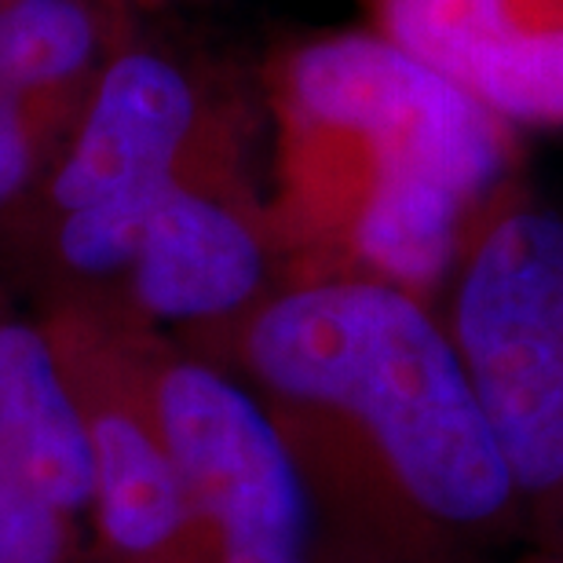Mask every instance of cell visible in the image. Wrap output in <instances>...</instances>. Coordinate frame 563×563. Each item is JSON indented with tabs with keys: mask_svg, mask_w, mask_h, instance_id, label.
<instances>
[{
	"mask_svg": "<svg viewBox=\"0 0 563 563\" xmlns=\"http://www.w3.org/2000/svg\"><path fill=\"white\" fill-rule=\"evenodd\" d=\"M245 355L272 396L352 424L424 520L476 531L520 501L454 336L413 292L300 286L256 314Z\"/></svg>",
	"mask_w": 563,
	"mask_h": 563,
	"instance_id": "cell-1",
	"label": "cell"
},
{
	"mask_svg": "<svg viewBox=\"0 0 563 563\" xmlns=\"http://www.w3.org/2000/svg\"><path fill=\"white\" fill-rule=\"evenodd\" d=\"M286 96L303 129L366 157L352 250L369 278L407 292L443 278L472 209L501 184L509 125L385 33L308 44L289 63Z\"/></svg>",
	"mask_w": 563,
	"mask_h": 563,
	"instance_id": "cell-2",
	"label": "cell"
},
{
	"mask_svg": "<svg viewBox=\"0 0 563 563\" xmlns=\"http://www.w3.org/2000/svg\"><path fill=\"white\" fill-rule=\"evenodd\" d=\"M454 336L516 494L563 501V209L509 206L461 261Z\"/></svg>",
	"mask_w": 563,
	"mask_h": 563,
	"instance_id": "cell-3",
	"label": "cell"
},
{
	"mask_svg": "<svg viewBox=\"0 0 563 563\" xmlns=\"http://www.w3.org/2000/svg\"><path fill=\"white\" fill-rule=\"evenodd\" d=\"M190 512L217 563H311V498L286 432L220 369L179 363L154 391Z\"/></svg>",
	"mask_w": 563,
	"mask_h": 563,
	"instance_id": "cell-4",
	"label": "cell"
},
{
	"mask_svg": "<svg viewBox=\"0 0 563 563\" xmlns=\"http://www.w3.org/2000/svg\"><path fill=\"white\" fill-rule=\"evenodd\" d=\"M380 15L509 129H563V0H385Z\"/></svg>",
	"mask_w": 563,
	"mask_h": 563,
	"instance_id": "cell-5",
	"label": "cell"
},
{
	"mask_svg": "<svg viewBox=\"0 0 563 563\" xmlns=\"http://www.w3.org/2000/svg\"><path fill=\"white\" fill-rule=\"evenodd\" d=\"M195 125L184 74L157 55H125L96 92L85 129L55 176L63 212L114 198H162Z\"/></svg>",
	"mask_w": 563,
	"mask_h": 563,
	"instance_id": "cell-6",
	"label": "cell"
},
{
	"mask_svg": "<svg viewBox=\"0 0 563 563\" xmlns=\"http://www.w3.org/2000/svg\"><path fill=\"white\" fill-rule=\"evenodd\" d=\"M129 272L151 314L198 322L253 300L267 264L261 239L239 212L173 184L146 220Z\"/></svg>",
	"mask_w": 563,
	"mask_h": 563,
	"instance_id": "cell-7",
	"label": "cell"
},
{
	"mask_svg": "<svg viewBox=\"0 0 563 563\" xmlns=\"http://www.w3.org/2000/svg\"><path fill=\"white\" fill-rule=\"evenodd\" d=\"M0 465L52 509H92V432L52 344L22 322L0 325Z\"/></svg>",
	"mask_w": 563,
	"mask_h": 563,
	"instance_id": "cell-8",
	"label": "cell"
},
{
	"mask_svg": "<svg viewBox=\"0 0 563 563\" xmlns=\"http://www.w3.org/2000/svg\"><path fill=\"white\" fill-rule=\"evenodd\" d=\"M92 509L110 553L125 563H179L198 523L154 418L121 407L88 413Z\"/></svg>",
	"mask_w": 563,
	"mask_h": 563,
	"instance_id": "cell-9",
	"label": "cell"
},
{
	"mask_svg": "<svg viewBox=\"0 0 563 563\" xmlns=\"http://www.w3.org/2000/svg\"><path fill=\"white\" fill-rule=\"evenodd\" d=\"M96 26L77 0H11L0 8V85H59L92 59Z\"/></svg>",
	"mask_w": 563,
	"mask_h": 563,
	"instance_id": "cell-10",
	"label": "cell"
},
{
	"mask_svg": "<svg viewBox=\"0 0 563 563\" xmlns=\"http://www.w3.org/2000/svg\"><path fill=\"white\" fill-rule=\"evenodd\" d=\"M70 520L0 465V563H66Z\"/></svg>",
	"mask_w": 563,
	"mask_h": 563,
	"instance_id": "cell-11",
	"label": "cell"
},
{
	"mask_svg": "<svg viewBox=\"0 0 563 563\" xmlns=\"http://www.w3.org/2000/svg\"><path fill=\"white\" fill-rule=\"evenodd\" d=\"M30 173V140L19 114V92L0 85V201H8Z\"/></svg>",
	"mask_w": 563,
	"mask_h": 563,
	"instance_id": "cell-12",
	"label": "cell"
}]
</instances>
